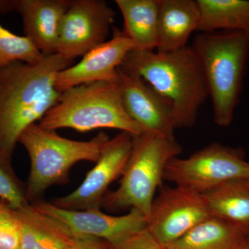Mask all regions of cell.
I'll return each mask as SVG.
<instances>
[{"mask_svg":"<svg viewBox=\"0 0 249 249\" xmlns=\"http://www.w3.org/2000/svg\"><path fill=\"white\" fill-rule=\"evenodd\" d=\"M58 53L35 63L15 62L0 68V147L13 155L19 135L40 121L60 99L59 72L71 66Z\"/></svg>","mask_w":249,"mask_h":249,"instance_id":"cell-1","label":"cell"},{"mask_svg":"<svg viewBox=\"0 0 249 249\" xmlns=\"http://www.w3.org/2000/svg\"><path fill=\"white\" fill-rule=\"evenodd\" d=\"M120 68L142 77L169 101L175 129L195 125L209 91L200 62L192 47L167 53L134 49Z\"/></svg>","mask_w":249,"mask_h":249,"instance_id":"cell-2","label":"cell"},{"mask_svg":"<svg viewBox=\"0 0 249 249\" xmlns=\"http://www.w3.org/2000/svg\"><path fill=\"white\" fill-rule=\"evenodd\" d=\"M200 62L212 100L214 123L228 127L233 120L249 58V34L201 33L191 46Z\"/></svg>","mask_w":249,"mask_h":249,"instance_id":"cell-3","label":"cell"},{"mask_svg":"<svg viewBox=\"0 0 249 249\" xmlns=\"http://www.w3.org/2000/svg\"><path fill=\"white\" fill-rule=\"evenodd\" d=\"M109 140L103 132L83 142L65 138L56 131L42 128L37 124L27 127L19 135L18 142L27 150L30 160V173L26 183L29 204L43 199L51 187L68 183L70 170L78 162L96 163Z\"/></svg>","mask_w":249,"mask_h":249,"instance_id":"cell-4","label":"cell"},{"mask_svg":"<svg viewBox=\"0 0 249 249\" xmlns=\"http://www.w3.org/2000/svg\"><path fill=\"white\" fill-rule=\"evenodd\" d=\"M37 124L55 131L71 128L87 132L109 128L133 137L142 133L124 110L119 79L87 83L63 91L58 102Z\"/></svg>","mask_w":249,"mask_h":249,"instance_id":"cell-5","label":"cell"},{"mask_svg":"<svg viewBox=\"0 0 249 249\" xmlns=\"http://www.w3.org/2000/svg\"><path fill=\"white\" fill-rule=\"evenodd\" d=\"M182 150L183 147L175 139L149 132L134 136L119 186L115 191L107 192L101 207L109 211L138 209L148 219L155 192L164 179L166 165Z\"/></svg>","mask_w":249,"mask_h":249,"instance_id":"cell-6","label":"cell"},{"mask_svg":"<svg viewBox=\"0 0 249 249\" xmlns=\"http://www.w3.org/2000/svg\"><path fill=\"white\" fill-rule=\"evenodd\" d=\"M163 178L177 186L204 194L231 180L249 181V162L242 148L213 142L188 158L172 159Z\"/></svg>","mask_w":249,"mask_h":249,"instance_id":"cell-7","label":"cell"},{"mask_svg":"<svg viewBox=\"0 0 249 249\" xmlns=\"http://www.w3.org/2000/svg\"><path fill=\"white\" fill-rule=\"evenodd\" d=\"M133 145V136L121 132L109 139L94 166L78 188L51 201L59 209L70 211L101 209L108 187L124 173Z\"/></svg>","mask_w":249,"mask_h":249,"instance_id":"cell-8","label":"cell"},{"mask_svg":"<svg viewBox=\"0 0 249 249\" xmlns=\"http://www.w3.org/2000/svg\"><path fill=\"white\" fill-rule=\"evenodd\" d=\"M115 13L102 0H72L60 25L56 52L73 60L106 42Z\"/></svg>","mask_w":249,"mask_h":249,"instance_id":"cell-9","label":"cell"},{"mask_svg":"<svg viewBox=\"0 0 249 249\" xmlns=\"http://www.w3.org/2000/svg\"><path fill=\"white\" fill-rule=\"evenodd\" d=\"M210 217L202 194L182 187H164L152 203L147 229L165 247Z\"/></svg>","mask_w":249,"mask_h":249,"instance_id":"cell-10","label":"cell"},{"mask_svg":"<svg viewBox=\"0 0 249 249\" xmlns=\"http://www.w3.org/2000/svg\"><path fill=\"white\" fill-rule=\"evenodd\" d=\"M31 204L42 213L65 224L77 238L101 239L112 246L147 229L148 225V219L145 214L136 209H131L124 215L114 216L105 213L101 209L70 211L59 209L44 199Z\"/></svg>","mask_w":249,"mask_h":249,"instance_id":"cell-11","label":"cell"},{"mask_svg":"<svg viewBox=\"0 0 249 249\" xmlns=\"http://www.w3.org/2000/svg\"><path fill=\"white\" fill-rule=\"evenodd\" d=\"M119 77L124 110L142 132L175 139L173 109L169 101L142 77L124 71L120 67Z\"/></svg>","mask_w":249,"mask_h":249,"instance_id":"cell-12","label":"cell"},{"mask_svg":"<svg viewBox=\"0 0 249 249\" xmlns=\"http://www.w3.org/2000/svg\"><path fill=\"white\" fill-rule=\"evenodd\" d=\"M134 49L136 47L132 41L123 31L114 29L111 40L85 54L76 65L59 72L55 77V89L62 93L80 85L119 80V67Z\"/></svg>","mask_w":249,"mask_h":249,"instance_id":"cell-13","label":"cell"},{"mask_svg":"<svg viewBox=\"0 0 249 249\" xmlns=\"http://www.w3.org/2000/svg\"><path fill=\"white\" fill-rule=\"evenodd\" d=\"M72 0L0 1V14L16 11L22 17L24 32L44 55L56 52L64 15Z\"/></svg>","mask_w":249,"mask_h":249,"instance_id":"cell-14","label":"cell"},{"mask_svg":"<svg viewBox=\"0 0 249 249\" xmlns=\"http://www.w3.org/2000/svg\"><path fill=\"white\" fill-rule=\"evenodd\" d=\"M21 249H73L78 238L61 222L32 205L14 211Z\"/></svg>","mask_w":249,"mask_h":249,"instance_id":"cell-15","label":"cell"},{"mask_svg":"<svg viewBox=\"0 0 249 249\" xmlns=\"http://www.w3.org/2000/svg\"><path fill=\"white\" fill-rule=\"evenodd\" d=\"M199 22L196 0H160L157 52L184 48L191 34L198 30Z\"/></svg>","mask_w":249,"mask_h":249,"instance_id":"cell-16","label":"cell"},{"mask_svg":"<svg viewBox=\"0 0 249 249\" xmlns=\"http://www.w3.org/2000/svg\"><path fill=\"white\" fill-rule=\"evenodd\" d=\"M202 195L211 217L249 237V181L231 180Z\"/></svg>","mask_w":249,"mask_h":249,"instance_id":"cell-17","label":"cell"},{"mask_svg":"<svg viewBox=\"0 0 249 249\" xmlns=\"http://www.w3.org/2000/svg\"><path fill=\"white\" fill-rule=\"evenodd\" d=\"M115 2L124 19L123 32L136 49H157L160 0H116Z\"/></svg>","mask_w":249,"mask_h":249,"instance_id":"cell-18","label":"cell"},{"mask_svg":"<svg viewBox=\"0 0 249 249\" xmlns=\"http://www.w3.org/2000/svg\"><path fill=\"white\" fill-rule=\"evenodd\" d=\"M227 223L210 217L164 249H237L247 238Z\"/></svg>","mask_w":249,"mask_h":249,"instance_id":"cell-19","label":"cell"},{"mask_svg":"<svg viewBox=\"0 0 249 249\" xmlns=\"http://www.w3.org/2000/svg\"><path fill=\"white\" fill-rule=\"evenodd\" d=\"M200 11L198 30L249 34V0H196Z\"/></svg>","mask_w":249,"mask_h":249,"instance_id":"cell-20","label":"cell"},{"mask_svg":"<svg viewBox=\"0 0 249 249\" xmlns=\"http://www.w3.org/2000/svg\"><path fill=\"white\" fill-rule=\"evenodd\" d=\"M25 183L16 175L12 165V155L0 147V201L14 211L29 204Z\"/></svg>","mask_w":249,"mask_h":249,"instance_id":"cell-21","label":"cell"},{"mask_svg":"<svg viewBox=\"0 0 249 249\" xmlns=\"http://www.w3.org/2000/svg\"><path fill=\"white\" fill-rule=\"evenodd\" d=\"M44 55L26 36L16 35L0 24V68L18 61L35 63Z\"/></svg>","mask_w":249,"mask_h":249,"instance_id":"cell-22","label":"cell"},{"mask_svg":"<svg viewBox=\"0 0 249 249\" xmlns=\"http://www.w3.org/2000/svg\"><path fill=\"white\" fill-rule=\"evenodd\" d=\"M0 249H21L14 211L0 201Z\"/></svg>","mask_w":249,"mask_h":249,"instance_id":"cell-23","label":"cell"},{"mask_svg":"<svg viewBox=\"0 0 249 249\" xmlns=\"http://www.w3.org/2000/svg\"><path fill=\"white\" fill-rule=\"evenodd\" d=\"M112 247L113 249H164L149 231L147 228Z\"/></svg>","mask_w":249,"mask_h":249,"instance_id":"cell-24","label":"cell"},{"mask_svg":"<svg viewBox=\"0 0 249 249\" xmlns=\"http://www.w3.org/2000/svg\"><path fill=\"white\" fill-rule=\"evenodd\" d=\"M73 249H113L112 245L106 241L92 237L78 238Z\"/></svg>","mask_w":249,"mask_h":249,"instance_id":"cell-25","label":"cell"},{"mask_svg":"<svg viewBox=\"0 0 249 249\" xmlns=\"http://www.w3.org/2000/svg\"><path fill=\"white\" fill-rule=\"evenodd\" d=\"M237 249H249V237H247Z\"/></svg>","mask_w":249,"mask_h":249,"instance_id":"cell-26","label":"cell"}]
</instances>
